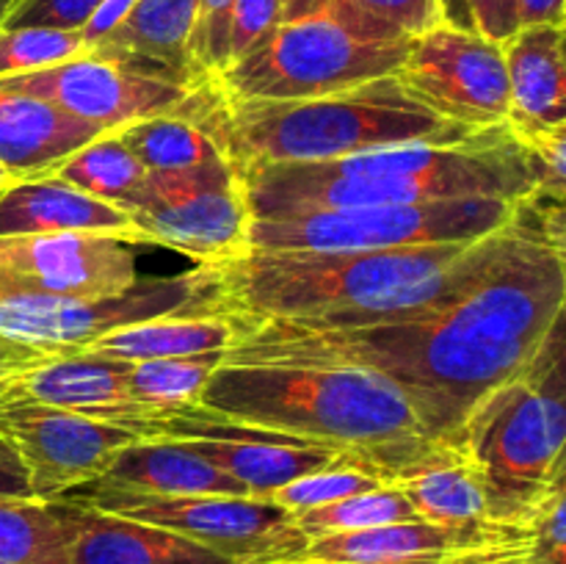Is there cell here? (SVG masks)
Returning <instances> with one entry per match:
<instances>
[{"mask_svg":"<svg viewBox=\"0 0 566 564\" xmlns=\"http://www.w3.org/2000/svg\"><path fill=\"white\" fill-rule=\"evenodd\" d=\"M0 83L48 100L64 114L97 127L99 133L122 130L149 116L175 114L182 100L197 88L149 75L127 61L97 50L61 61L48 70L0 77Z\"/></svg>","mask_w":566,"mask_h":564,"instance_id":"14","label":"cell"},{"mask_svg":"<svg viewBox=\"0 0 566 564\" xmlns=\"http://www.w3.org/2000/svg\"><path fill=\"white\" fill-rule=\"evenodd\" d=\"M199 409L307 446L352 451L379 481L429 440L390 379L329 359L221 363L199 396Z\"/></svg>","mask_w":566,"mask_h":564,"instance_id":"4","label":"cell"},{"mask_svg":"<svg viewBox=\"0 0 566 564\" xmlns=\"http://www.w3.org/2000/svg\"><path fill=\"white\" fill-rule=\"evenodd\" d=\"M293 520H296V525L302 529V534L307 536V540H315V536L379 529V525L409 523V520L420 518L398 487L379 484L374 487V490L343 498V501L326 503V506L310 509V512L302 514H293Z\"/></svg>","mask_w":566,"mask_h":564,"instance_id":"30","label":"cell"},{"mask_svg":"<svg viewBox=\"0 0 566 564\" xmlns=\"http://www.w3.org/2000/svg\"><path fill=\"white\" fill-rule=\"evenodd\" d=\"M343 3L396 28L403 36H418L426 28L437 25L434 0H343Z\"/></svg>","mask_w":566,"mask_h":564,"instance_id":"37","label":"cell"},{"mask_svg":"<svg viewBox=\"0 0 566 564\" xmlns=\"http://www.w3.org/2000/svg\"><path fill=\"white\" fill-rule=\"evenodd\" d=\"M566 310V252L517 213L473 271L420 313L352 330L241 324L224 363L329 359L390 379L431 440H453L475 404L534 359Z\"/></svg>","mask_w":566,"mask_h":564,"instance_id":"1","label":"cell"},{"mask_svg":"<svg viewBox=\"0 0 566 564\" xmlns=\"http://www.w3.org/2000/svg\"><path fill=\"white\" fill-rule=\"evenodd\" d=\"M495 236L497 230L479 241L376 252L243 249L197 263L208 280L205 313L296 330H352L407 318L459 285Z\"/></svg>","mask_w":566,"mask_h":564,"instance_id":"2","label":"cell"},{"mask_svg":"<svg viewBox=\"0 0 566 564\" xmlns=\"http://www.w3.org/2000/svg\"><path fill=\"white\" fill-rule=\"evenodd\" d=\"M17 0H0V25H3V20L9 17V11L14 9Z\"/></svg>","mask_w":566,"mask_h":564,"instance_id":"46","label":"cell"},{"mask_svg":"<svg viewBox=\"0 0 566 564\" xmlns=\"http://www.w3.org/2000/svg\"><path fill=\"white\" fill-rule=\"evenodd\" d=\"M103 133L59 105L0 83V164L14 180L48 177Z\"/></svg>","mask_w":566,"mask_h":564,"instance_id":"20","label":"cell"},{"mask_svg":"<svg viewBox=\"0 0 566 564\" xmlns=\"http://www.w3.org/2000/svg\"><path fill=\"white\" fill-rule=\"evenodd\" d=\"M381 481L376 476H370L368 470H363L354 459L352 451H343L335 462H329L326 468L313 470V473H304L298 479L287 481L280 490L269 492L265 501L276 503L285 512L302 514L310 509L326 506V503L343 501L348 495H357V492L374 490Z\"/></svg>","mask_w":566,"mask_h":564,"instance_id":"31","label":"cell"},{"mask_svg":"<svg viewBox=\"0 0 566 564\" xmlns=\"http://www.w3.org/2000/svg\"><path fill=\"white\" fill-rule=\"evenodd\" d=\"M114 133L147 171H186L224 160L208 133L180 114L149 116Z\"/></svg>","mask_w":566,"mask_h":564,"instance_id":"28","label":"cell"},{"mask_svg":"<svg viewBox=\"0 0 566 564\" xmlns=\"http://www.w3.org/2000/svg\"><path fill=\"white\" fill-rule=\"evenodd\" d=\"M119 210L138 227L142 243L175 249L197 263L243 252L252 221L241 180L227 160L186 171H149Z\"/></svg>","mask_w":566,"mask_h":564,"instance_id":"11","label":"cell"},{"mask_svg":"<svg viewBox=\"0 0 566 564\" xmlns=\"http://www.w3.org/2000/svg\"><path fill=\"white\" fill-rule=\"evenodd\" d=\"M457 440L484 473L492 523H523L566 473L564 318L517 376L475 404Z\"/></svg>","mask_w":566,"mask_h":564,"instance_id":"6","label":"cell"},{"mask_svg":"<svg viewBox=\"0 0 566 564\" xmlns=\"http://www.w3.org/2000/svg\"><path fill=\"white\" fill-rule=\"evenodd\" d=\"M59 501L175 531L186 540L221 553L232 564H287L307 545V536L302 534L293 514L265 498H164L83 484L61 495Z\"/></svg>","mask_w":566,"mask_h":564,"instance_id":"9","label":"cell"},{"mask_svg":"<svg viewBox=\"0 0 566 564\" xmlns=\"http://www.w3.org/2000/svg\"><path fill=\"white\" fill-rule=\"evenodd\" d=\"M528 149L534 169V194L547 199H562L566 194V125L542 127V130L514 133Z\"/></svg>","mask_w":566,"mask_h":564,"instance_id":"34","label":"cell"},{"mask_svg":"<svg viewBox=\"0 0 566 564\" xmlns=\"http://www.w3.org/2000/svg\"><path fill=\"white\" fill-rule=\"evenodd\" d=\"M103 0H17L0 28H59L81 31Z\"/></svg>","mask_w":566,"mask_h":564,"instance_id":"36","label":"cell"},{"mask_svg":"<svg viewBox=\"0 0 566 564\" xmlns=\"http://www.w3.org/2000/svg\"><path fill=\"white\" fill-rule=\"evenodd\" d=\"M88 484L138 495H249L227 473L177 440H138L122 448L99 479Z\"/></svg>","mask_w":566,"mask_h":564,"instance_id":"24","label":"cell"},{"mask_svg":"<svg viewBox=\"0 0 566 564\" xmlns=\"http://www.w3.org/2000/svg\"><path fill=\"white\" fill-rule=\"evenodd\" d=\"M235 0H199L191 31V61L202 77L219 75L227 66V36Z\"/></svg>","mask_w":566,"mask_h":564,"instance_id":"33","label":"cell"},{"mask_svg":"<svg viewBox=\"0 0 566 564\" xmlns=\"http://www.w3.org/2000/svg\"><path fill=\"white\" fill-rule=\"evenodd\" d=\"M434 11H437V22H442V25L462 28V31H475L473 20H470L468 0H434Z\"/></svg>","mask_w":566,"mask_h":564,"instance_id":"43","label":"cell"},{"mask_svg":"<svg viewBox=\"0 0 566 564\" xmlns=\"http://www.w3.org/2000/svg\"><path fill=\"white\" fill-rule=\"evenodd\" d=\"M75 514L72 503L0 498V562L66 564Z\"/></svg>","mask_w":566,"mask_h":564,"instance_id":"26","label":"cell"},{"mask_svg":"<svg viewBox=\"0 0 566 564\" xmlns=\"http://www.w3.org/2000/svg\"><path fill=\"white\" fill-rule=\"evenodd\" d=\"M88 53L81 31L59 28H0V77L28 75Z\"/></svg>","mask_w":566,"mask_h":564,"instance_id":"32","label":"cell"},{"mask_svg":"<svg viewBox=\"0 0 566 564\" xmlns=\"http://www.w3.org/2000/svg\"><path fill=\"white\" fill-rule=\"evenodd\" d=\"M197 9L199 0H136L97 53L114 55L166 81L199 86L208 77L199 75L188 50Z\"/></svg>","mask_w":566,"mask_h":564,"instance_id":"22","label":"cell"},{"mask_svg":"<svg viewBox=\"0 0 566 564\" xmlns=\"http://www.w3.org/2000/svg\"><path fill=\"white\" fill-rule=\"evenodd\" d=\"M409 39L343 0L280 22L252 53L213 75L230 100H304L396 75Z\"/></svg>","mask_w":566,"mask_h":564,"instance_id":"7","label":"cell"},{"mask_svg":"<svg viewBox=\"0 0 566 564\" xmlns=\"http://www.w3.org/2000/svg\"><path fill=\"white\" fill-rule=\"evenodd\" d=\"M0 440L28 473L36 501H59L99 479L116 453L142 437L70 409L33 401L0 404Z\"/></svg>","mask_w":566,"mask_h":564,"instance_id":"13","label":"cell"},{"mask_svg":"<svg viewBox=\"0 0 566 564\" xmlns=\"http://www.w3.org/2000/svg\"><path fill=\"white\" fill-rule=\"evenodd\" d=\"M125 359L97 357L88 352H59L25 365L9 376L6 401H33L70 409L103 424L122 426L142 440H155L166 415L133 401Z\"/></svg>","mask_w":566,"mask_h":564,"instance_id":"16","label":"cell"},{"mask_svg":"<svg viewBox=\"0 0 566 564\" xmlns=\"http://www.w3.org/2000/svg\"><path fill=\"white\" fill-rule=\"evenodd\" d=\"M48 232H108L127 243H142L130 216L55 175L14 180L0 188V238Z\"/></svg>","mask_w":566,"mask_h":564,"instance_id":"18","label":"cell"},{"mask_svg":"<svg viewBox=\"0 0 566 564\" xmlns=\"http://www.w3.org/2000/svg\"><path fill=\"white\" fill-rule=\"evenodd\" d=\"M280 22V0H235L227 36V66L252 53Z\"/></svg>","mask_w":566,"mask_h":564,"instance_id":"35","label":"cell"},{"mask_svg":"<svg viewBox=\"0 0 566 564\" xmlns=\"http://www.w3.org/2000/svg\"><path fill=\"white\" fill-rule=\"evenodd\" d=\"M208 280L202 269L171 276H138L130 291L108 299H66L0 291V337L39 352H81L99 335L144 318L205 313Z\"/></svg>","mask_w":566,"mask_h":564,"instance_id":"10","label":"cell"},{"mask_svg":"<svg viewBox=\"0 0 566 564\" xmlns=\"http://www.w3.org/2000/svg\"><path fill=\"white\" fill-rule=\"evenodd\" d=\"M138 280L130 243L108 232L0 238V291L108 299Z\"/></svg>","mask_w":566,"mask_h":564,"instance_id":"15","label":"cell"},{"mask_svg":"<svg viewBox=\"0 0 566 564\" xmlns=\"http://www.w3.org/2000/svg\"><path fill=\"white\" fill-rule=\"evenodd\" d=\"M509 199H440L418 205L310 210L252 219L247 249L263 252H376V249L437 247L479 241L517 213Z\"/></svg>","mask_w":566,"mask_h":564,"instance_id":"8","label":"cell"},{"mask_svg":"<svg viewBox=\"0 0 566 564\" xmlns=\"http://www.w3.org/2000/svg\"><path fill=\"white\" fill-rule=\"evenodd\" d=\"M401 86L442 119L490 130L509 119V81L501 44L453 25L426 28L409 39L396 72Z\"/></svg>","mask_w":566,"mask_h":564,"instance_id":"12","label":"cell"},{"mask_svg":"<svg viewBox=\"0 0 566 564\" xmlns=\"http://www.w3.org/2000/svg\"><path fill=\"white\" fill-rule=\"evenodd\" d=\"M133 6H136V0H103V3L94 9V14L86 20V25L81 28L86 50H97L99 44L116 31V25L130 14Z\"/></svg>","mask_w":566,"mask_h":564,"instance_id":"39","label":"cell"},{"mask_svg":"<svg viewBox=\"0 0 566 564\" xmlns=\"http://www.w3.org/2000/svg\"><path fill=\"white\" fill-rule=\"evenodd\" d=\"M0 498H33L25 468L3 440H0Z\"/></svg>","mask_w":566,"mask_h":564,"instance_id":"40","label":"cell"},{"mask_svg":"<svg viewBox=\"0 0 566 564\" xmlns=\"http://www.w3.org/2000/svg\"><path fill=\"white\" fill-rule=\"evenodd\" d=\"M329 0H280V9H282V22H291V20H302V17L315 14L321 11Z\"/></svg>","mask_w":566,"mask_h":564,"instance_id":"44","label":"cell"},{"mask_svg":"<svg viewBox=\"0 0 566 564\" xmlns=\"http://www.w3.org/2000/svg\"><path fill=\"white\" fill-rule=\"evenodd\" d=\"M512 133L566 125L564 25H523L501 44Z\"/></svg>","mask_w":566,"mask_h":564,"instance_id":"21","label":"cell"},{"mask_svg":"<svg viewBox=\"0 0 566 564\" xmlns=\"http://www.w3.org/2000/svg\"><path fill=\"white\" fill-rule=\"evenodd\" d=\"M14 374V370H6V368H0V404L6 401V398H9V376Z\"/></svg>","mask_w":566,"mask_h":564,"instance_id":"45","label":"cell"},{"mask_svg":"<svg viewBox=\"0 0 566 564\" xmlns=\"http://www.w3.org/2000/svg\"><path fill=\"white\" fill-rule=\"evenodd\" d=\"M227 352L188 354V357H158L130 363L127 387L133 401L158 409L166 418H177L186 409L199 407L205 385L224 363Z\"/></svg>","mask_w":566,"mask_h":564,"instance_id":"27","label":"cell"},{"mask_svg":"<svg viewBox=\"0 0 566 564\" xmlns=\"http://www.w3.org/2000/svg\"><path fill=\"white\" fill-rule=\"evenodd\" d=\"M72 514L75 534L66 564H232L221 553L158 525L86 506H72Z\"/></svg>","mask_w":566,"mask_h":564,"instance_id":"23","label":"cell"},{"mask_svg":"<svg viewBox=\"0 0 566 564\" xmlns=\"http://www.w3.org/2000/svg\"><path fill=\"white\" fill-rule=\"evenodd\" d=\"M241 341V324L221 313H177L144 318L136 324L119 326L81 352L97 354L108 359H158V357H188V354L227 352Z\"/></svg>","mask_w":566,"mask_h":564,"instance_id":"25","label":"cell"},{"mask_svg":"<svg viewBox=\"0 0 566 564\" xmlns=\"http://www.w3.org/2000/svg\"><path fill=\"white\" fill-rule=\"evenodd\" d=\"M238 180L252 219L440 199L523 202L536 188L528 149L506 125L453 144H387L335 160L260 166Z\"/></svg>","mask_w":566,"mask_h":564,"instance_id":"3","label":"cell"},{"mask_svg":"<svg viewBox=\"0 0 566 564\" xmlns=\"http://www.w3.org/2000/svg\"><path fill=\"white\" fill-rule=\"evenodd\" d=\"M490 529L492 523L464 534L426 520H409L348 534L315 536L287 564H457V558L479 545Z\"/></svg>","mask_w":566,"mask_h":564,"instance_id":"19","label":"cell"},{"mask_svg":"<svg viewBox=\"0 0 566 564\" xmlns=\"http://www.w3.org/2000/svg\"><path fill=\"white\" fill-rule=\"evenodd\" d=\"M398 487L426 523L451 531L486 529L492 523L486 506V484L479 462L462 440H426L407 462L385 476Z\"/></svg>","mask_w":566,"mask_h":564,"instance_id":"17","label":"cell"},{"mask_svg":"<svg viewBox=\"0 0 566 564\" xmlns=\"http://www.w3.org/2000/svg\"><path fill=\"white\" fill-rule=\"evenodd\" d=\"M42 357H48V352H39V348L22 346V343L9 341V337H0V368L20 370Z\"/></svg>","mask_w":566,"mask_h":564,"instance_id":"42","label":"cell"},{"mask_svg":"<svg viewBox=\"0 0 566 564\" xmlns=\"http://www.w3.org/2000/svg\"><path fill=\"white\" fill-rule=\"evenodd\" d=\"M59 180L81 188L83 194L119 208L144 186L149 171L138 164L136 155L122 144L116 133H103L86 147L72 153L59 169L53 171Z\"/></svg>","mask_w":566,"mask_h":564,"instance_id":"29","label":"cell"},{"mask_svg":"<svg viewBox=\"0 0 566 564\" xmlns=\"http://www.w3.org/2000/svg\"><path fill=\"white\" fill-rule=\"evenodd\" d=\"M566 0H520V28L523 25H564Z\"/></svg>","mask_w":566,"mask_h":564,"instance_id":"41","label":"cell"},{"mask_svg":"<svg viewBox=\"0 0 566 564\" xmlns=\"http://www.w3.org/2000/svg\"><path fill=\"white\" fill-rule=\"evenodd\" d=\"M475 33L503 44L520 31V0H468Z\"/></svg>","mask_w":566,"mask_h":564,"instance_id":"38","label":"cell"},{"mask_svg":"<svg viewBox=\"0 0 566 564\" xmlns=\"http://www.w3.org/2000/svg\"><path fill=\"white\" fill-rule=\"evenodd\" d=\"M11 182H14V177H11V175H9V169H6V166L0 164V188L11 186Z\"/></svg>","mask_w":566,"mask_h":564,"instance_id":"47","label":"cell"},{"mask_svg":"<svg viewBox=\"0 0 566 564\" xmlns=\"http://www.w3.org/2000/svg\"><path fill=\"white\" fill-rule=\"evenodd\" d=\"M175 114L208 133L235 175L346 158L387 144H453L479 133L420 105L396 75L304 100H230L208 77Z\"/></svg>","mask_w":566,"mask_h":564,"instance_id":"5","label":"cell"}]
</instances>
